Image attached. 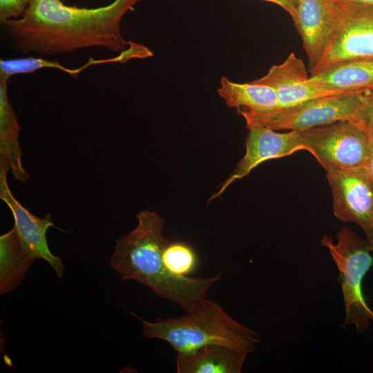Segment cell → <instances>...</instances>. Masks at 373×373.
<instances>
[{
    "label": "cell",
    "instance_id": "d4e9b609",
    "mask_svg": "<svg viewBox=\"0 0 373 373\" xmlns=\"http://www.w3.org/2000/svg\"><path fill=\"white\" fill-rule=\"evenodd\" d=\"M366 128L367 129L370 134L373 136V123L367 126Z\"/></svg>",
    "mask_w": 373,
    "mask_h": 373
},
{
    "label": "cell",
    "instance_id": "ba28073f",
    "mask_svg": "<svg viewBox=\"0 0 373 373\" xmlns=\"http://www.w3.org/2000/svg\"><path fill=\"white\" fill-rule=\"evenodd\" d=\"M335 216L361 227L373 251V180L365 166L327 172Z\"/></svg>",
    "mask_w": 373,
    "mask_h": 373
},
{
    "label": "cell",
    "instance_id": "7402d4cb",
    "mask_svg": "<svg viewBox=\"0 0 373 373\" xmlns=\"http://www.w3.org/2000/svg\"><path fill=\"white\" fill-rule=\"evenodd\" d=\"M277 4L286 10L291 17L294 14L297 0H263Z\"/></svg>",
    "mask_w": 373,
    "mask_h": 373
},
{
    "label": "cell",
    "instance_id": "e0dca14e",
    "mask_svg": "<svg viewBox=\"0 0 373 373\" xmlns=\"http://www.w3.org/2000/svg\"><path fill=\"white\" fill-rule=\"evenodd\" d=\"M13 227L0 237V294L17 288L34 262Z\"/></svg>",
    "mask_w": 373,
    "mask_h": 373
},
{
    "label": "cell",
    "instance_id": "9c48e42d",
    "mask_svg": "<svg viewBox=\"0 0 373 373\" xmlns=\"http://www.w3.org/2000/svg\"><path fill=\"white\" fill-rule=\"evenodd\" d=\"M9 166L0 164V198L6 204L14 218V227L26 252L35 260L43 259L55 271L59 278H63L64 265L61 259L52 254L48 247L46 232L51 227H57L50 213L40 218L33 215L14 197L10 190L7 174Z\"/></svg>",
    "mask_w": 373,
    "mask_h": 373
},
{
    "label": "cell",
    "instance_id": "8992f818",
    "mask_svg": "<svg viewBox=\"0 0 373 373\" xmlns=\"http://www.w3.org/2000/svg\"><path fill=\"white\" fill-rule=\"evenodd\" d=\"M305 151L309 152L326 172L365 166L371 135L367 129L352 121L300 131Z\"/></svg>",
    "mask_w": 373,
    "mask_h": 373
},
{
    "label": "cell",
    "instance_id": "8fae6325",
    "mask_svg": "<svg viewBox=\"0 0 373 373\" xmlns=\"http://www.w3.org/2000/svg\"><path fill=\"white\" fill-rule=\"evenodd\" d=\"M252 82L271 86L276 90L278 108L294 106L317 98L344 94L320 88L312 83L303 61L294 52H291L282 64L271 67L265 75Z\"/></svg>",
    "mask_w": 373,
    "mask_h": 373
},
{
    "label": "cell",
    "instance_id": "3957f363",
    "mask_svg": "<svg viewBox=\"0 0 373 373\" xmlns=\"http://www.w3.org/2000/svg\"><path fill=\"white\" fill-rule=\"evenodd\" d=\"M131 314L142 324V334L168 343L177 354H185L209 344H220L253 352L260 336L229 315L208 298L193 310L176 318H157L153 322Z\"/></svg>",
    "mask_w": 373,
    "mask_h": 373
},
{
    "label": "cell",
    "instance_id": "6da1fadb",
    "mask_svg": "<svg viewBox=\"0 0 373 373\" xmlns=\"http://www.w3.org/2000/svg\"><path fill=\"white\" fill-rule=\"evenodd\" d=\"M141 0H113L98 8H78L61 0H33L17 19L1 23L12 50L50 56L91 48L123 51L131 41L121 33L123 17Z\"/></svg>",
    "mask_w": 373,
    "mask_h": 373
},
{
    "label": "cell",
    "instance_id": "ac0fdd59",
    "mask_svg": "<svg viewBox=\"0 0 373 373\" xmlns=\"http://www.w3.org/2000/svg\"><path fill=\"white\" fill-rule=\"evenodd\" d=\"M112 59H94L88 61L77 68H69L62 66L57 61H50L41 57H28L20 59H1L0 61V77L10 79L16 75L33 73L41 68H55L75 77L82 70L95 64L111 63Z\"/></svg>",
    "mask_w": 373,
    "mask_h": 373
},
{
    "label": "cell",
    "instance_id": "7c38bea8",
    "mask_svg": "<svg viewBox=\"0 0 373 373\" xmlns=\"http://www.w3.org/2000/svg\"><path fill=\"white\" fill-rule=\"evenodd\" d=\"M336 0H297L291 17L300 35L309 72L316 66L329 41Z\"/></svg>",
    "mask_w": 373,
    "mask_h": 373
},
{
    "label": "cell",
    "instance_id": "277c9868",
    "mask_svg": "<svg viewBox=\"0 0 373 373\" xmlns=\"http://www.w3.org/2000/svg\"><path fill=\"white\" fill-rule=\"evenodd\" d=\"M321 243L329 250L339 272L345 309L342 326L354 325L358 332H365L373 321V311L366 302L362 285L373 265L367 240L344 227L337 234L336 243L327 236L323 237Z\"/></svg>",
    "mask_w": 373,
    "mask_h": 373
},
{
    "label": "cell",
    "instance_id": "2e32d148",
    "mask_svg": "<svg viewBox=\"0 0 373 373\" xmlns=\"http://www.w3.org/2000/svg\"><path fill=\"white\" fill-rule=\"evenodd\" d=\"M218 93L228 107L236 108L238 111L261 112L278 107L276 90L271 86L254 82L240 84L223 77Z\"/></svg>",
    "mask_w": 373,
    "mask_h": 373
},
{
    "label": "cell",
    "instance_id": "cb8c5ba5",
    "mask_svg": "<svg viewBox=\"0 0 373 373\" xmlns=\"http://www.w3.org/2000/svg\"><path fill=\"white\" fill-rule=\"evenodd\" d=\"M342 2H350L359 4H365L373 6V0H336Z\"/></svg>",
    "mask_w": 373,
    "mask_h": 373
},
{
    "label": "cell",
    "instance_id": "9a60e30c",
    "mask_svg": "<svg viewBox=\"0 0 373 373\" xmlns=\"http://www.w3.org/2000/svg\"><path fill=\"white\" fill-rule=\"evenodd\" d=\"M8 81L0 77V164L8 165L14 178L25 183L30 176L21 163L19 142L21 127L9 101Z\"/></svg>",
    "mask_w": 373,
    "mask_h": 373
},
{
    "label": "cell",
    "instance_id": "603a6c76",
    "mask_svg": "<svg viewBox=\"0 0 373 373\" xmlns=\"http://www.w3.org/2000/svg\"><path fill=\"white\" fill-rule=\"evenodd\" d=\"M365 166L366 169L367 170L371 178L373 180V136L372 135H371L369 155H368L367 160Z\"/></svg>",
    "mask_w": 373,
    "mask_h": 373
},
{
    "label": "cell",
    "instance_id": "44dd1931",
    "mask_svg": "<svg viewBox=\"0 0 373 373\" xmlns=\"http://www.w3.org/2000/svg\"><path fill=\"white\" fill-rule=\"evenodd\" d=\"M364 127L373 123V88L367 95L365 103L356 111L350 119Z\"/></svg>",
    "mask_w": 373,
    "mask_h": 373
},
{
    "label": "cell",
    "instance_id": "5bb4252c",
    "mask_svg": "<svg viewBox=\"0 0 373 373\" xmlns=\"http://www.w3.org/2000/svg\"><path fill=\"white\" fill-rule=\"evenodd\" d=\"M316 86L350 93L373 88V59L354 60L332 66L309 76Z\"/></svg>",
    "mask_w": 373,
    "mask_h": 373
},
{
    "label": "cell",
    "instance_id": "5b68a950",
    "mask_svg": "<svg viewBox=\"0 0 373 373\" xmlns=\"http://www.w3.org/2000/svg\"><path fill=\"white\" fill-rule=\"evenodd\" d=\"M370 90L327 96L285 108L238 113L245 118L247 128L263 126L274 131H305L350 120L365 103Z\"/></svg>",
    "mask_w": 373,
    "mask_h": 373
},
{
    "label": "cell",
    "instance_id": "7a4b0ae2",
    "mask_svg": "<svg viewBox=\"0 0 373 373\" xmlns=\"http://www.w3.org/2000/svg\"><path fill=\"white\" fill-rule=\"evenodd\" d=\"M137 227L119 238L110 260L122 280H134L149 287L156 296L170 300L185 312L206 299L222 271L211 278L178 276L165 266L162 254L169 240L163 236L164 220L151 211L136 215Z\"/></svg>",
    "mask_w": 373,
    "mask_h": 373
},
{
    "label": "cell",
    "instance_id": "30bf717a",
    "mask_svg": "<svg viewBox=\"0 0 373 373\" xmlns=\"http://www.w3.org/2000/svg\"><path fill=\"white\" fill-rule=\"evenodd\" d=\"M248 130L244 157L212 198L220 195L236 180L247 175L253 169L262 162L305 150L300 131L278 133L263 126H253Z\"/></svg>",
    "mask_w": 373,
    "mask_h": 373
},
{
    "label": "cell",
    "instance_id": "4fadbf2b",
    "mask_svg": "<svg viewBox=\"0 0 373 373\" xmlns=\"http://www.w3.org/2000/svg\"><path fill=\"white\" fill-rule=\"evenodd\" d=\"M245 350L209 344L185 354H177L178 373H240L247 354Z\"/></svg>",
    "mask_w": 373,
    "mask_h": 373
},
{
    "label": "cell",
    "instance_id": "d6986e66",
    "mask_svg": "<svg viewBox=\"0 0 373 373\" xmlns=\"http://www.w3.org/2000/svg\"><path fill=\"white\" fill-rule=\"evenodd\" d=\"M162 258L166 268L178 276H188L198 265L194 251L181 242L169 243L164 249Z\"/></svg>",
    "mask_w": 373,
    "mask_h": 373
},
{
    "label": "cell",
    "instance_id": "52a82bcc",
    "mask_svg": "<svg viewBox=\"0 0 373 373\" xmlns=\"http://www.w3.org/2000/svg\"><path fill=\"white\" fill-rule=\"evenodd\" d=\"M363 59H373V6L336 0L331 37L310 74Z\"/></svg>",
    "mask_w": 373,
    "mask_h": 373
},
{
    "label": "cell",
    "instance_id": "ffe728a7",
    "mask_svg": "<svg viewBox=\"0 0 373 373\" xmlns=\"http://www.w3.org/2000/svg\"><path fill=\"white\" fill-rule=\"evenodd\" d=\"M33 0H0V23L21 17Z\"/></svg>",
    "mask_w": 373,
    "mask_h": 373
}]
</instances>
